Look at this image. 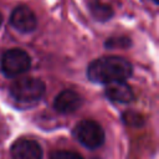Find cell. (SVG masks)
<instances>
[{
    "label": "cell",
    "mask_w": 159,
    "mask_h": 159,
    "mask_svg": "<svg viewBox=\"0 0 159 159\" xmlns=\"http://www.w3.org/2000/svg\"><path fill=\"white\" fill-rule=\"evenodd\" d=\"M132 63L120 56H102L92 61L87 67L88 80L103 84L125 81L132 76Z\"/></svg>",
    "instance_id": "1"
},
{
    "label": "cell",
    "mask_w": 159,
    "mask_h": 159,
    "mask_svg": "<svg viewBox=\"0 0 159 159\" xmlns=\"http://www.w3.org/2000/svg\"><path fill=\"white\" fill-rule=\"evenodd\" d=\"M46 86L42 80L36 77H25L15 81L10 87V94L21 103L37 102L45 94Z\"/></svg>",
    "instance_id": "2"
},
{
    "label": "cell",
    "mask_w": 159,
    "mask_h": 159,
    "mask_svg": "<svg viewBox=\"0 0 159 159\" xmlns=\"http://www.w3.org/2000/svg\"><path fill=\"white\" fill-rule=\"evenodd\" d=\"M73 137L80 142V144L91 150L99 148L106 139L104 130L101 124L92 119H83L78 122L73 128Z\"/></svg>",
    "instance_id": "3"
},
{
    "label": "cell",
    "mask_w": 159,
    "mask_h": 159,
    "mask_svg": "<svg viewBox=\"0 0 159 159\" xmlns=\"http://www.w3.org/2000/svg\"><path fill=\"white\" fill-rule=\"evenodd\" d=\"M31 66V58L29 53L22 48L7 50L1 57V71L9 77H16L26 72Z\"/></svg>",
    "instance_id": "4"
},
{
    "label": "cell",
    "mask_w": 159,
    "mask_h": 159,
    "mask_svg": "<svg viewBox=\"0 0 159 159\" xmlns=\"http://www.w3.org/2000/svg\"><path fill=\"white\" fill-rule=\"evenodd\" d=\"M10 25L20 32H31L37 26V19L34 11L26 5L16 6L10 15Z\"/></svg>",
    "instance_id": "5"
},
{
    "label": "cell",
    "mask_w": 159,
    "mask_h": 159,
    "mask_svg": "<svg viewBox=\"0 0 159 159\" xmlns=\"http://www.w3.org/2000/svg\"><path fill=\"white\" fill-rule=\"evenodd\" d=\"M10 154L12 159H42L41 145L29 138H20L14 142L10 148Z\"/></svg>",
    "instance_id": "6"
},
{
    "label": "cell",
    "mask_w": 159,
    "mask_h": 159,
    "mask_svg": "<svg viewBox=\"0 0 159 159\" xmlns=\"http://www.w3.org/2000/svg\"><path fill=\"white\" fill-rule=\"evenodd\" d=\"M81 106H82V97L72 89H63L56 96L53 101V108L62 114L73 113Z\"/></svg>",
    "instance_id": "7"
},
{
    "label": "cell",
    "mask_w": 159,
    "mask_h": 159,
    "mask_svg": "<svg viewBox=\"0 0 159 159\" xmlns=\"http://www.w3.org/2000/svg\"><path fill=\"white\" fill-rule=\"evenodd\" d=\"M104 93L107 98L118 103H130L134 99V92L125 81H116L106 84Z\"/></svg>",
    "instance_id": "8"
},
{
    "label": "cell",
    "mask_w": 159,
    "mask_h": 159,
    "mask_svg": "<svg viewBox=\"0 0 159 159\" xmlns=\"http://www.w3.org/2000/svg\"><path fill=\"white\" fill-rule=\"evenodd\" d=\"M91 12L98 21H107L113 15V10L111 6L101 4L98 1L91 2Z\"/></svg>",
    "instance_id": "9"
},
{
    "label": "cell",
    "mask_w": 159,
    "mask_h": 159,
    "mask_svg": "<svg viewBox=\"0 0 159 159\" xmlns=\"http://www.w3.org/2000/svg\"><path fill=\"white\" fill-rule=\"evenodd\" d=\"M123 122L128 125H133V127H140L144 124V118L140 113L134 112V111H128L125 113H123Z\"/></svg>",
    "instance_id": "10"
},
{
    "label": "cell",
    "mask_w": 159,
    "mask_h": 159,
    "mask_svg": "<svg viewBox=\"0 0 159 159\" xmlns=\"http://www.w3.org/2000/svg\"><path fill=\"white\" fill-rule=\"evenodd\" d=\"M50 159H84L82 155H80L76 152L71 150H55L51 155Z\"/></svg>",
    "instance_id": "11"
},
{
    "label": "cell",
    "mask_w": 159,
    "mask_h": 159,
    "mask_svg": "<svg viewBox=\"0 0 159 159\" xmlns=\"http://www.w3.org/2000/svg\"><path fill=\"white\" fill-rule=\"evenodd\" d=\"M130 46V39L128 37H112L108 39L106 42V47L114 48V47H128Z\"/></svg>",
    "instance_id": "12"
},
{
    "label": "cell",
    "mask_w": 159,
    "mask_h": 159,
    "mask_svg": "<svg viewBox=\"0 0 159 159\" xmlns=\"http://www.w3.org/2000/svg\"><path fill=\"white\" fill-rule=\"evenodd\" d=\"M1 22H2V15H1V12H0V25H1Z\"/></svg>",
    "instance_id": "13"
},
{
    "label": "cell",
    "mask_w": 159,
    "mask_h": 159,
    "mask_svg": "<svg viewBox=\"0 0 159 159\" xmlns=\"http://www.w3.org/2000/svg\"><path fill=\"white\" fill-rule=\"evenodd\" d=\"M153 1H154V2H155V4H158V0H153Z\"/></svg>",
    "instance_id": "14"
}]
</instances>
